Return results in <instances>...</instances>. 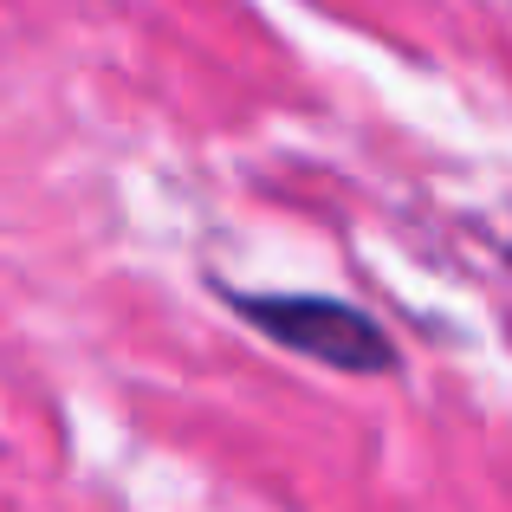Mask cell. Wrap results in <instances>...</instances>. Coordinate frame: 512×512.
<instances>
[{
  "label": "cell",
  "mask_w": 512,
  "mask_h": 512,
  "mask_svg": "<svg viewBox=\"0 0 512 512\" xmlns=\"http://www.w3.org/2000/svg\"><path fill=\"white\" fill-rule=\"evenodd\" d=\"M234 305L273 344L299 350L312 363H331V370L383 376L396 363V344L383 338V325L344 299H325V292H234Z\"/></svg>",
  "instance_id": "1"
}]
</instances>
